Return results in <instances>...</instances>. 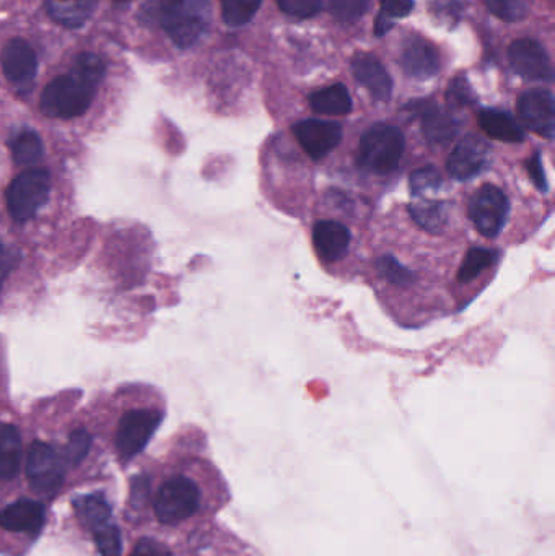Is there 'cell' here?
Here are the masks:
<instances>
[{
  "label": "cell",
  "mask_w": 555,
  "mask_h": 556,
  "mask_svg": "<svg viewBox=\"0 0 555 556\" xmlns=\"http://www.w3.org/2000/svg\"><path fill=\"white\" fill-rule=\"evenodd\" d=\"M376 272L386 282L393 283L396 287H407L412 283L411 270L399 264L393 256H383L376 261Z\"/></svg>",
  "instance_id": "cell-31"
},
{
  "label": "cell",
  "mask_w": 555,
  "mask_h": 556,
  "mask_svg": "<svg viewBox=\"0 0 555 556\" xmlns=\"http://www.w3.org/2000/svg\"><path fill=\"white\" fill-rule=\"evenodd\" d=\"M313 246L326 264L342 261L350 248L349 228L334 220H321L313 228Z\"/></svg>",
  "instance_id": "cell-15"
},
{
  "label": "cell",
  "mask_w": 555,
  "mask_h": 556,
  "mask_svg": "<svg viewBox=\"0 0 555 556\" xmlns=\"http://www.w3.org/2000/svg\"><path fill=\"white\" fill-rule=\"evenodd\" d=\"M416 7L414 0H381L380 17L376 20V35L381 36L389 30L388 18H404L411 15Z\"/></svg>",
  "instance_id": "cell-29"
},
{
  "label": "cell",
  "mask_w": 555,
  "mask_h": 556,
  "mask_svg": "<svg viewBox=\"0 0 555 556\" xmlns=\"http://www.w3.org/2000/svg\"><path fill=\"white\" fill-rule=\"evenodd\" d=\"M51 174L44 168H30L18 174L7 189V207L15 222H27L48 202Z\"/></svg>",
  "instance_id": "cell-4"
},
{
  "label": "cell",
  "mask_w": 555,
  "mask_h": 556,
  "mask_svg": "<svg viewBox=\"0 0 555 556\" xmlns=\"http://www.w3.org/2000/svg\"><path fill=\"white\" fill-rule=\"evenodd\" d=\"M105 62L92 53L80 54L66 75L57 77L41 93L40 109L46 118L75 119L84 116L100 83L105 79Z\"/></svg>",
  "instance_id": "cell-1"
},
{
  "label": "cell",
  "mask_w": 555,
  "mask_h": 556,
  "mask_svg": "<svg viewBox=\"0 0 555 556\" xmlns=\"http://www.w3.org/2000/svg\"><path fill=\"white\" fill-rule=\"evenodd\" d=\"M75 511L79 514L80 521L84 522L88 529H101L106 526L111 517L110 504L103 500L100 495L80 496L75 500Z\"/></svg>",
  "instance_id": "cell-24"
},
{
  "label": "cell",
  "mask_w": 555,
  "mask_h": 556,
  "mask_svg": "<svg viewBox=\"0 0 555 556\" xmlns=\"http://www.w3.org/2000/svg\"><path fill=\"white\" fill-rule=\"evenodd\" d=\"M352 72L357 83L372 95L373 100L385 103L391 98L393 80L375 56L365 53L355 54L352 59Z\"/></svg>",
  "instance_id": "cell-14"
},
{
  "label": "cell",
  "mask_w": 555,
  "mask_h": 556,
  "mask_svg": "<svg viewBox=\"0 0 555 556\" xmlns=\"http://www.w3.org/2000/svg\"><path fill=\"white\" fill-rule=\"evenodd\" d=\"M90 446H92V436L88 431L82 428L72 431L64 451V461L69 462L70 465H79L87 457Z\"/></svg>",
  "instance_id": "cell-33"
},
{
  "label": "cell",
  "mask_w": 555,
  "mask_h": 556,
  "mask_svg": "<svg viewBox=\"0 0 555 556\" xmlns=\"http://www.w3.org/2000/svg\"><path fill=\"white\" fill-rule=\"evenodd\" d=\"M486 4L490 14L508 23L525 20L531 10V0H486Z\"/></svg>",
  "instance_id": "cell-28"
},
{
  "label": "cell",
  "mask_w": 555,
  "mask_h": 556,
  "mask_svg": "<svg viewBox=\"0 0 555 556\" xmlns=\"http://www.w3.org/2000/svg\"><path fill=\"white\" fill-rule=\"evenodd\" d=\"M22 461V436L17 426L0 423V482L12 480Z\"/></svg>",
  "instance_id": "cell-20"
},
{
  "label": "cell",
  "mask_w": 555,
  "mask_h": 556,
  "mask_svg": "<svg viewBox=\"0 0 555 556\" xmlns=\"http://www.w3.org/2000/svg\"><path fill=\"white\" fill-rule=\"evenodd\" d=\"M443 181L435 166H424L411 174V196L422 197L440 191Z\"/></svg>",
  "instance_id": "cell-30"
},
{
  "label": "cell",
  "mask_w": 555,
  "mask_h": 556,
  "mask_svg": "<svg viewBox=\"0 0 555 556\" xmlns=\"http://www.w3.org/2000/svg\"><path fill=\"white\" fill-rule=\"evenodd\" d=\"M406 140L398 127L378 124L368 129L360 139L357 165L373 174H388L403 160Z\"/></svg>",
  "instance_id": "cell-3"
},
{
  "label": "cell",
  "mask_w": 555,
  "mask_h": 556,
  "mask_svg": "<svg viewBox=\"0 0 555 556\" xmlns=\"http://www.w3.org/2000/svg\"><path fill=\"white\" fill-rule=\"evenodd\" d=\"M293 135L313 160L320 161L341 144L342 126L333 121L306 119L293 126Z\"/></svg>",
  "instance_id": "cell-10"
},
{
  "label": "cell",
  "mask_w": 555,
  "mask_h": 556,
  "mask_svg": "<svg viewBox=\"0 0 555 556\" xmlns=\"http://www.w3.org/2000/svg\"><path fill=\"white\" fill-rule=\"evenodd\" d=\"M411 217L417 225L422 226L424 230L437 235L438 231H442L448 220V210H446L445 202L437 199H427V197H416L414 204L409 207Z\"/></svg>",
  "instance_id": "cell-23"
},
{
  "label": "cell",
  "mask_w": 555,
  "mask_h": 556,
  "mask_svg": "<svg viewBox=\"0 0 555 556\" xmlns=\"http://www.w3.org/2000/svg\"><path fill=\"white\" fill-rule=\"evenodd\" d=\"M479 124H481L482 131L486 132L490 139L507 142V144H520L525 140V131L505 111L482 109L479 113Z\"/></svg>",
  "instance_id": "cell-18"
},
{
  "label": "cell",
  "mask_w": 555,
  "mask_h": 556,
  "mask_svg": "<svg viewBox=\"0 0 555 556\" xmlns=\"http://www.w3.org/2000/svg\"><path fill=\"white\" fill-rule=\"evenodd\" d=\"M500 254L495 249L472 248L464 257L463 265L458 272L459 282L469 283L479 275L484 274L490 267L499 262Z\"/></svg>",
  "instance_id": "cell-25"
},
{
  "label": "cell",
  "mask_w": 555,
  "mask_h": 556,
  "mask_svg": "<svg viewBox=\"0 0 555 556\" xmlns=\"http://www.w3.org/2000/svg\"><path fill=\"white\" fill-rule=\"evenodd\" d=\"M131 556H171L168 548L157 540L144 539L137 543Z\"/></svg>",
  "instance_id": "cell-38"
},
{
  "label": "cell",
  "mask_w": 555,
  "mask_h": 556,
  "mask_svg": "<svg viewBox=\"0 0 555 556\" xmlns=\"http://www.w3.org/2000/svg\"><path fill=\"white\" fill-rule=\"evenodd\" d=\"M49 15L64 27H82L97 10L100 0H44Z\"/></svg>",
  "instance_id": "cell-19"
},
{
  "label": "cell",
  "mask_w": 555,
  "mask_h": 556,
  "mask_svg": "<svg viewBox=\"0 0 555 556\" xmlns=\"http://www.w3.org/2000/svg\"><path fill=\"white\" fill-rule=\"evenodd\" d=\"M10 148L18 165H33L44 157L43 142L35 131H23L15 135Z\"/></svg>",
  "instance_id": "cell-26"
},
{
  "label": "cell",
  "mask_w": 555,
  "mask_h": 556,
  "mask_svg": "<svg viewBox=\"0 0 555 556\" xmlns=\"http://www.w3.org/2000/svg\"><path fill=\"white\" fill-rule=\"evenodd\" d=\"M526 168H528L529 176H531L533 183L536 184L539 191L542 194H547L549 192V183H547L546 173H544V168H542L541 153H534L533 157L529 158L528 163H526Z\"/></svg>",
  "instance_id": "cell-37"
},
{
  "label": "cell",
  "mask_w": 555,
  "mask_h": 556,
  "mask_svg": "<svg viewBox=\"0 0 555 556\" xmlns=\"http://www.w3.org/2000/svg\"><path fill=\"white\" fill-rule=\"evenodd\" d=\"M508 59L516 74L525 80L552 79L551 59L538 41L529 38L513 41L508 49Z\"/></svg>",
  "instance_id": "cell-13"
},
{
  "label": "cell",
  "mask_w": 555,
  "mask_h": 556,
  "mask_svg": "<svg viewBox=\"0 0 555 556\" xmlns=\"http://www.w3.org/2000/svg\"><path fill=\"white\" fill-rule=\"evenodd\" d=\"M163 412L157 409H136L124 413L116 433V448L124 459L137 456L147 446L162 423Z\"/></svg>",
  "instance_id": "cell-8"
},
{
  "label": "cell",
  "mask_w": 555,
  "mask_h": 556,
  "mask_svg": "<svg viewBox=\"0 0 555 556\" xmlns=\"http://www.w3.org/2000/svg\"><path fill=\"white\" fill-rule=\"evenodd\" d=\"M114 2H118V4H129L131 0H114Z\"/></svg>",
  "instance_id": "cell-41"
},
{
  "label": "cell",
  "mask_w": 555,
  "mask_h": 556,
  "mask_svg": "<svg viewBox=\"0 0 555 556\" xmlns=\"http://www.w3.org/2000/svg\"><path fill=\"white\" fill-rule=\"evenodd\" d=\"M401 64L412 79L427 80L438 74L440 57L432 44L420 38H411L404 44Z\"/></svg>",
  "instance_id": "cell-16"
},
{
  "label": "cell",
  "mask_w": 555,
  "mask_h": 556,
  "mask_svg": "<svg viewBox=\"0 0 555 556\" xmlns=\"http://www.w3.org/2000/svg\"><path fill=\"white\" fill-rule=\"evenodd\" d=\"M2 254H4V244L0 241V256H2Z\"/></svg>",
  "instance_id": "cell-42"
},
{
  "label": "cell",
  "mask_w": 555,
  "mask_h": 556,
  "mask_svg": "<svg viewBox=\"0 0 555 556\" xmlns=\"http://www.w3.org/2000/svg\"><path fill=\"white\" fill-rule=\"evenodd\" d=\"M0 66L7 82L17 88H28L38 72V56L27 41L12 40L0 54Z\"/></svg>",
  "instance_id": "cell-12"
},
{
  "label": "cell",
  "mask_w": 555,
  "mask_h": 556,
  "mask_svg": "<svg viewBox=\"0 0 555 556\" xmlns=\"http://www.w3.org/2000/svg\"><path fill=\"white\" fill-rule=\"evenodd\" d=\"M370 0H329V12L342 23L357 22L365 15Z\"/></svg>",
  "instance_id": "cell-32"
},
{
  "label": "cell",
  "mask_w": 555,
  "mask_h": 556,
  "mask_svg": "<svg viewBox=\"0 0 555 556\" xmlns=\"http://www.w3.org/2000/svg\"><path fill=\"white\" fill-rule=\"evenodd\" d=\"M518 114L534 134L552 139L555 132V100L547 90H529L518 101Z\"/></svg>",
  "instance_id": "cell-11"
},
{
  "label": "cell",
  "mask_w": 555,
  "mask_h": 556,
  "mask_svg": "<svg viewBox=\"0 0 555 556\" xmlns=\"http://www.w3.org/2000/svg\"><path fill=\"white\" fill-rule=\"evenodd\" d=\"M46 511L41 503L20 500L0 511V527L9 532L38 534L44 526Z\"/></svg>",
  "instance_id": "cell-17"
},
{
  "label": "cell",
  "mask_w": 555,
  "mask_h": 556,
  "mask_svg": "<svg viewBox=\"0 0 555 556\" xmlns=\"http://www.w3.org/2000/svg\"><path fill=\"white\" fill-rule=\"evenodd\" d=\"M422 132L430 144L445 145L458 135L459 124L442 108L430 106L422 111Z\"/></svg>",
  "instance_id": "cell-21"
},
{
  "label": "cell",
  "mask_w": 555,
  "mask_h": 556,
  "mask_svg": "<svg viewBox=\"0 0 555 556\" xmlns=\"http://www.w3.org/2000/svg\"><path fill=\"white\" fill-rule=\"evenodd\" d=\"M12 267H14V257H4V254H2L0 256V288H2V283H4L5 277L12 270Z\"/></svg>",
  "instance_id": "cell-40"
},
{
  "label": "cell",
  "mask_w": 555,
  "mask_h": 556,
  "mask_svg": "<svg viewBox=\"0 0 555 556\" xmlns=\"http://www.w3.org/2000/svg\"><path fill=\"white\" fill-rule=\"evenodd\" d=\"M446 100H448L450 106H455V108L471 105L474 96H472L468 80L463 79V77L453 80L450 83V88H448V93H446Z\"/></svg>",
  "instance_id": "cell-36"
},
{
  "label": "cell",
  "mask_w": 555,
  "mask_h": 556,
  "mask_svg": "<svg viewBox=\"0 0 555 556\" xmlns=\"http://www.w3.org/2000/svg\"><path fill=\"white\" fill-rule=\"evenodd\" d=\"M492 150L481 135L469 134L453 148L446 170L456 181H469L484 173L490 166Z\"/></svg>",
  "instance_id": "cell-9"
},
{
  "label": "cell",
  "mask_w": 555,
  "mask_h": 556,
  "mask_svg": "<svg viewBox=\"0 0 555 556\" xmlns=\"http://www.w3.org/2000/svg\"><path fill=\"white\" fill-rule=\"evenodd\" d=\"M95 542L101 556H121V534L118 527L106 524L95 530Z\"/></svg>",
  "instance_id": "cell-35"
},
{
  "label": "cell",
  "mask_w": 555,
  "mask_h": 556,
  "mask_svg": "<svg viewBox=\"0 0 555 556\" xmlns=\"http://www.w3.org/2000/svg\"><path fill=\"white\" fill-rule=\"evenodd\" d=\"M284 14L295 18H311L320 14L323 0H276Z\"/></svg>",
  "instance_id": "cell-34"
},
{
  "label": "cell",
  "mask_w": 555,
  "mask_h": 556,
  "mask_svg": "<svg viewBox=\"0 0 555 556\" xmlns=\"http://www.w3.org/2000/svg\"><path fill=\"white\" fill-rule=\"evenodd\" d=\"M147 491H149L147 490V478H134V483H132V500H134V503H142L147 496Z\"/></svg>",
  "instance_id": "cell-39"
},
{
  "label": "cell",
  "mask_w": 555,
  "mask_h": 556,
  "mask_svg": "<svg viewBox=\"0 0 555 556\" xmlns=\"http://www.w3.org/2000/svg\"><path fill=\"white\" fill-rule=\"evenodd\" d=\"M263 0H220L223 22L228 27H243L258 14Z\"/></svg>",
  "instance_id": "cell-27"
},
{
  "label": "cell",
  "mask_w": 555,
  "mask_h": 556,
  "mask_svg": "<svg viewBox=\"0 0 555 556\" xmlns=\"http://www.w3.org/2000/svg\"><path fill=\"white\" fill-rule=\"evenodd\" d=\"M468 215L484 238H497L507 225L510 200L500 187L486 184L469 200Z\"/></svg>",
  "instance_id": "cell-6"
},
{
  "label": "cell",
  "mask_w": 555,
  "mask_h": 556,
  "mask_svg": "<svg viewBox=\"0 0 555 556\" xmlns=\"http://www.w3.org/2000/svg\"><path fill=\"white\" fill-rule=\"evenodd\" d=\"M27 475L31 490L49 498L56 495L64 483V461L49 444L35 441L28 449Z\"/></svg>",
  "instance_id": "cell-7"
},
{
  "label": "cell",
  "mask_w": 555,
  "mask_h": 556,
  "mask_svg": "<svg viewBox=\"0 0 555 556\" xmlns=\"http://www.w3.org/2000/svg\"><path fill=\"white\" fill-rule=\"evenodd\" d=\"M202 495L197 483L184 475H176L163 483L155 498V514L163 524H180L196 516Z\"/></svg>",
  "instance_id": "cell-5"
},
{
  "label": "cell",
  "mask_w": 555,
  "mask_h": 556,
  "mask_svg": "<svg viewBox=\"0 0 555 556\" xmlns=\"http://www.w3.org/2000/svg\"><path fill=\"white\" fill-rule=\"evenodd\" d=\"M210 0H162L160 22L178 48H191L209 30Z\"/></svg>",
  "instance_id": "cell-2"
},
{
  "label": "cell",
  "mask_w": 555,
  "mask_h": 556,
  "mask_svg": "<svg viewBox=\"0 0 555 556\" xmlns=\"http://www.w3.org/2000/svg\"><path fill=\"white\" fill-rule=\"evenodd\" d=\"M310 106L315 113L326 116H346L352 111V98L346 85L336 83L310 96Z\"/></svg>",
  "instance_id": "cell-22"
}]
</instances>
